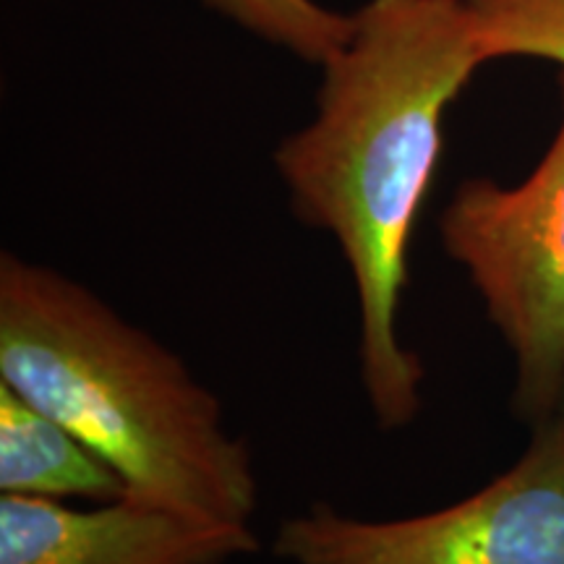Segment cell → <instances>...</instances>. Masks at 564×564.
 Returning a JSON list of instances; mask_svg holds the SVG:
<instances>
[{
  "mask_svg": "<svg viewBox=\"0 0 564 564\" xmlns=\"http://www.w3.org/2000/svg\"><path fill=\"white\" fill-rule=\"evenodd\" d=\"M322 66L316 112L274 150L301 223L329 232L358 303V371L384 432L423 405L421 356L400 335L413 228L442 150L444 112L484 66L457 0H369Z\"/></svg>",
  "mask_w": 564,
  "mask_h": 564,
  "instance_id": "1",
  "label": "cell"
},
{
  "mask_svg": "<svg viewBox=\"0 0 564 564\" xmlns=\"http://www.w3.org/2000/svg\"><path fill=\"white\" fill-rule=\"evenodd\" d=\"M0 382L121 474L129 497L249 525L259 481L223 403L158 337L53 267L0 253Z\"/></svg>",
  "mask_w": 564,
  "mask_h": 564,
  "instance_id": "2",
  "label": "cell"
},
{
  "mask_svg": "<svg viewBox=\"0 0 564 564\" xmlns=\"http://www.w3.org/2000/svg\"><path fill=\"white\" fill-rule=\"evenodd\" d=\"M562 123L518 186L465 181L440 217L447 257L481 295L514 364V411L552 421L564 377V68Z\"/></svg>",
  "mask_w": 564,
  "mask_h": 564,
  "instance_id": "3",
  "label": "cell"
},
{
  "mask_svg": "<svg viewBox=\"0 0 564 564\" xmlns=\"http://www.w3.org/2000/svg\"><path fill=\"white\" fill-rule=\"evenodd\" d=\"M288 564H564V426L544 423L520 460L460 502L366 520L329 505L282 520Z\"/></svg>",
  "mask_w": 564,
  "mask_h": 564,
  "instance_id": "4",
  "label": "cell"
},
{
  "mask_svg": "<svg viewBox=\"0 0 564 564\" xmlns=\"http://www.w3.org/2000/svg\"><path fill=\"white\" fill-rule=\"evenodd\" d=\"M253 552L251 525L212 523L137 497L95 510L0 497V564H228Z\"/></svg>",
  "mask_w": 564,
  "mask_h": 564,
  "instance_id": "5",
  "label": "cell"
},
{
  "mask_svg": "<svg viewBox=\"0 0 564 564\" xmlns=\"http://www.w3.org/2000/svg\"><path fill=\"white\" fill-rule=\"evenodd\" d=\"M0 494L118 502L129 486L66 423L0 382Z\"/></svg>",
  "mask_w": 564,
  "mask_h": 564,
  "instance_id": "6",
  "label": "cell"
},
{
  "mask_svg": "<svg viewBox=\"0 0 564 564\" xmlns=\"http://www.w3.org/2000/svg\"><path fill=\"white\" fill-rule=\"evenodd\" d=\"M253 37L324 66L348 45L356 17H345L316 0H202Z\"/></svg>",
  "mask_w": 564,
  "mask_h": 564,
  "instance_id": "7",
  "label": "cell"
},
{
  "mask_svg": "<svg viewBox=\"0 0 564 564\" xmlns=\"http://www.w3.org/2000/svg\"><path fill=\"white\" fill-rule=\"evenodd\" d=\"M465 6L486 61L528 55L564 68V0H468Z\"/></svg>",
  "mask_w": 564,
  "mask_h": 564,
  "instance_id": "8",
  "label": "cell"
},
{
  "mask_svg": "<svg viewBox=\"0 0 564 564\" xmlns=\"http://www.w3.org/2000/svg\"><path fill=\"white\" fill-rule=\"evenodd\" d=\"M549 423H560L564 426V377H562V390H560V398H556V408H554V415Z\"/></svg>",
  "mask_w": 564,
  "mask_h": 564,
  "instance_id": "9",
  "label": "cell"
},
{
  "mask_svg": "<svg viewBox=\"0 0 564 564\" xmlns=\"http://www.w3.org/2000/svg\"><path fill=\"white\" fill-rule=\"evenodd\" d=\"M457 3H468V0H457Z\"/></svg>",
  "mask_w": 564,
  "mask_h": 564,
  "instance_id": "10",
  "label": "cell"
}]
</instances>
